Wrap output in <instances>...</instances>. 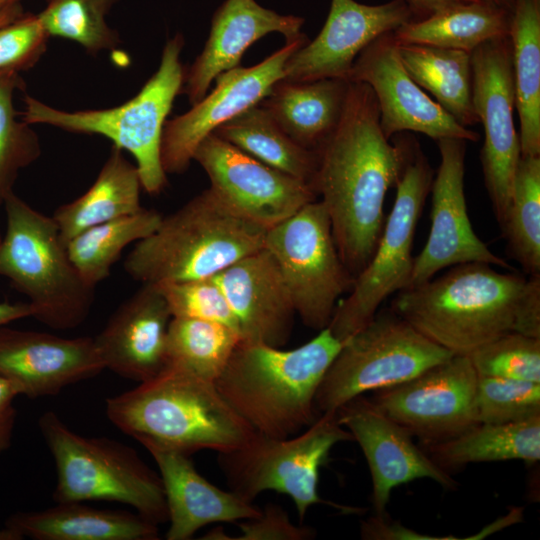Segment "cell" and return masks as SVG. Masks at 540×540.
<instances>
[{
  "label": "cell",
  "mask_w": 540,
  "mask_h": 540,
  "mask_svg": "<svg viewBox=\"0 0 540 540\" xmlns=\"http://www.w3.org/2000/svg\"><path fill=\"white\" fill-rule=\"evenodd\" d=\"M397 50L411 79L459 124L468 128L479 122L472 100L471 53L420 44H397Z\"/></svg>",
  "instance_id": "obj_31"
},
{
  "label": "cell",
  "mask_w": 540,
  "mask_h": 540,
  "mask_svg": "<svg viewBox=\"0 0 540 540\" xmlns=\"http://www.w3.org/2000/svg\"><path fill=\"white\" fill-rule=\"evenodd\" d=\"M412 12L418 16V20L424 19L437 10H440L446 6L457 4V3H466V2H476L484 0H405ZM488 3V2H487Z\"/></svg>",
  "instance_id": "obj_46"
},
{
  "label": "cell",
  "mask_w": 540,
  "mask_h": 540,
  "mask_svg": "<svg viewBox=\"0 0 540 540\" xmlns=\"http://www.w3.org/2000/svg\"><path fill=\"white\" fill-rule=\"evenodd\" d=\"M405 0L365 5L354 0H331L320 33L290 55L283 80L293 82L325 78L348 80L357 56L372 41L412 20Z\"/></svg>",
  "instance_id": "obj_20"
},
{
  "label": "cell",
  "mask_w": 540,
  "mask_h": 540,
  "mask_svg": "<svg viewBox=\"0 0 540 540\" xmlns=\"http://www.w3.org/2000/svg\"><path fill=\"white\" fill-rule=\"evenodd\" d=\"M38 17L49 36L69 39L87 52L113 50L120 43L118 33L106 16L118 0H45Z\"/></svg>",
  "instance_id": "obj_37"
},
{
  "label": "cell",
  "mask_w": 540,
  "mask_h": 540,
  "mask_svg": "<svg viewBox=\"0 0 540 540\" xmlns=\"http://www.w3.org/2000/svg\"><path fill=\"white\" fill-rule=\"evenodd\" d=\"M478 374L467 355H453L416 377L374 391L373 402L426 444L455 437L478 424Z\"/></svg>",
  "instance_id": "obj_14"
},
{
  "label": "cell",
  "mask_w": 540,
  "mask_h": 540,
  "mask_svg": "<svg viewBox=\"0 0 540 540\" xmlns=\"http://www.w3.org/2000/svg\"><path fill=\"white\" fill-rule=\"evenodd\" d=\"M440 163L431 185V225L426 244L414 257L409 287L459 264L480 262L505 269L511 266L494 254L471 225L464 191L466 140L437 141Z\"/></svg>",
  "instance_id": "obj_17"
},
{
  "label": "cell",
  "mask_w": 540,
  "mask_h": 540,
  "mask_svg": "<svg viewBox=\"0 0 540 540\" xmlns=\"http://www.w3.org/2000/svg\"><path fill=\"white\" fill-rule=\"evenodd\" d=\"M172 315L155 284H142L94 337L105 369L139 383L166 365L167 333Z\"/></svg>",
  "instance_id": "obj_23"
},
{
  "label": "cell",
  "mask_w": 540,
  "mask_h": 540,
  "mask_svg": "<svg viewBox=\"0 0 540 540\" xmlns=\"http://www.w3.org/2000/svg\"><path fill=\"white\" fill-rule=\"evenodd\" d=\"M471 68L473 106L484 127L480 151L484 183L496 220L502 227L521 157L513 120L515 90L509 36L488 40L474 49Z\"/></svg>",
  "instance_id": "obj_13"
},
{
  "label": "cell",
  "mask_w": 540,
  "mask_h": 540,
  "mask_svg": "<svg viewBox=\"0 0 540 540\" xmlns=\"http://www.w3.org/2000/svg\"><path fill=\"white\" fill-rule=\"evenodd\" d=\"M193 160L206 172L209 189L218 199L267 229L317 198L310 184L263 164L214 134L198 145Z\"/></svg>",
  "instance_id": "obj_16"
},
{
  "label": "cell",
  "mask_w": 540,
  "mask_h": 540,
  "mask_svg": "<svg viewBox=\"0 0 540 540\" xmlns=\"http://www.w3.org/2000/svg\"><path fill=\"white\" fill-rule=\"evenodd\" d=\"M1 237H2V236H1V234H0V240H1Z\"/></svg>",
  "instance_id": "obj_52"
},
{
  "label": "cell",
  "mask_w": 540,
  "mask_h": 540,
  "mask_svg": "<svg viewBox=\"0 0 540 540\" xmlns=\"http://www.w3.org/2000/svg\"><path fill=\"white\" fill-rule=\"evenodd\" d=\"M453 355L393 310H378L342 343L316 393V409L336 412L357 396L406 382Z\"/></svg>",
  "instance_id": "obj_10"
},
{
  "label": "cell",
  "mask_w": 540,
  "mask_h": 540,
  "mask_svg": "<svg viewBox=\"0 0 540 540\" xmlns=\"http://www.w3.org/2000/svg\"><path fill=\"white\" fill-rule=\"evenodd\" d=\"M467 356L479 376L540 383V338L509 332Z\"/></svg>",
  "instance_id": "obj_40"
},
{
  "label": "cell",
  "mask_w": 540,
  "mask_h": 540,
  "mask_svg": "<svg viewBox=\"0 0 540 540\" xmlns=\"http://www.w3.org/2000/svg\"><path fill=\"white\" fill-rule=\"evenodd\" d=\"M183 46L181 34L170 38L157 71L133 98L120 106L68 112L26 94L22 119L28 124H47L68 132L110 139L114 146L135 158L142 189L158 194L167 184L161 142L166 118L183 87L185 68L180 61Z\"/></svg>",
  "instance_id": "obj_7"
},
{
  "label": "cell",
  "mask_w": 540,
  "mask_h": 540,
  "mask_svg": "<svg viewBox=\"0 0 540 540\" xmlns=\"http://www.w3.org/2000/svg\"><path fill=\"white\" fill-rule=\"evenodd\" d=\"M443 469L469 463L540 459V416L505 424L478 423L450 439L425 445Z\"/></svg>",
  "instance_id": "obj_32"
},
{
  "label": "cell",
  "mask_w": 540,
  "mask_h": 540,
  "mask_svg": "<svg viewBox=\"0 0 540 540\" xmlns=\"http://www.w3.org/2000/svg\"><path fill=\"white\" fill-rule=\"evenodd\" d=\"M264 248L279 267L296 315L311 329L328 327L354 278L339 255L322 202H310L268 228Z\"/></svg>",
  "instance_id": "obj_12"
},
{
  "label": "cell",
  "mask_w": 540,
  "mask_h": 540,
  "mask_svg": "<svg viewBox=\"0 0 540 540\" xmlns=\"http://www.w3.org/2000/svg\"><path fill=\"white\" fill-rule=\"evenodd\" d=\"M348 81L362 82L372 89L379 107L380 127L387 139L404 131L422 133L435 141L479 139L478 133L459 124L411 79L399 58L392 32L381 35L362 50Z\"/></svg>",
  "instance_id": "obj_18"
},
{
  "label": "cell",
  "mask_w": 540,
  "mask_h": 540,
  "mask_svg": "<svg viewBox=\"0 0 540 540\" xmlns=\"http://www.w3.org/2000/svg\"><path fill=\"white\" fill-rule=\"evenodd\" d=\"M19 2H21V0H0V11L10 5H13Z\"/></svg>",
  "instance_id": "obj_51"
},
{
  "label": "cell",
  "mask_w": 540,
  "mask_h": 540,
  "mask_svg": "<svg viewBox=\"0 0 540 540\" xmlns=\"http://www.w3.org/2000/svg\"><path fill=\"white\" fill-rule=\"evenodd\" d=\"M267 228L236 213L208 188L136 242L123 268L142 284L215 276L264 247Z\"/></svg>",
  "instance_id": "obj_5"
},
{
  "label": "cell",
  "mask_w": 540,
  "mask_h": 540,
  "mask_svg": "<svg viewBox=\"0 0 540 540\" xmlns=\"http://www.w3.org/2000/svg\"><path fill=\"white\" fill-rule=\"evenodd\" d=\"M360 536L366 540L435 539L406 528L386 515H374L360 524Z\"/></svg>",
  "instance_id": "obj_44"
},
{
  "label": "cell",
  "mask_w": 540,
  "mask_h": 540,
  "mask_svg": "<svg viewBox=\"0 0 540 540\" xmlns=\"http://www.w3.org/2000/svg\"><path fill=\"white\" fill-rule=\"evenodd\" d=\"M237 540H309L316 531L309 526L295 525L281 506L268 503L261 514L239 524Z\"/></svg>",
  "instance_id": "obj_43"
},
{
  "label": "cell",
  "mask_w": 540,
  "mask_h": 540,
  "mask_svg": "<svg viewBox=\"0 0 540 540\" xmlns=\"http://www.w3.org/2000/svg\"><path fill=\"white\" fill-rule=\"evenodd\" d=\"M511 11L485 1L457 3L411 20L392 32L397 44H420L471 53L480 44L509 36Z\"/></svg>",
  "instance_id": "obj_29"
},
{
  "label": "cell",
  "mask_w": 540,
  "mask_h": 540,
  "mask_svg": "<svg viewBox=\"0 0 540 540\" xmlns=\"http://www.w3.org/2000/svg\"><path fill=\"white\" fill-rule=\"evenodd\" d=\"M478 423L505 424L540 416V383L479 376L475 392Z\"/></svg>",
  "instance_id": "obj_39"
},
{
  "label": "cell",
  "mask_w": 540,
  "mask_h": 540,
  "mask_svg": "<svg viewBox=\"0 0 540 540\" xmlns=\"http://www.w3.org/2000/svg\"><path fill=\"white\" fill-rule=\"evenodd\" d=\"M159 470L168 510L167 540H188L202 527L258 517L261 509L233 491L210 483L190 455L161 445H143Z\"/></svg>",
  "instance_id": "obj_25"
},
{
  "label": "cell",
  "mask_w": 540,
  "mask_h": 540,
  "mask_svg": "<svg viewBox=\"0 0 540 540\" xmlns=\"http://www.w3.org/2000/svg\"><path fill=\"white\" fill-rule=\"evenodd\" d=\"M24 13L21 2L10 5L0 11V27L13 21Z\"/></svg>",
  "instance_id": "obj_48"
},
{
  "label": "cell",
  "mask_w": 540,
  "mask_h": 540,
  "mask_svg": "<svg viewBox=\"0 0 540 540\" xmlns=\"http://www.w3.org/2000/svg\"><path fill=\"white\" fill-rule=\"evenodd\" d=\"M391 310L454 355L509 332L540 338V276L470 262L399 291Z\"/></svg>",
  "instance_id": "obj_2"
},
{
  "label": "cell",
  "mask_w": 540,
  "mask_h": 540,
  "mask_svg": "<svg viewBox=\"0 0 540 540\" xmlns=\"http://www.w3.org/2000/svg\"><path fill=\"white\" fill-rule=\"evenodd\" d=\"M308 39L286 41L273 54L251 67H235L218 75L215 87L184 114L167 120L161 142L166 174L183 173L198 145L219 126L257 105L283 78L284 65Z\"/></svg>",
  "instance_id": "obj_15"
},
{
  "label": "cell",
  "mask_w": 540,
  "mask_h": 540,
  "mask_svg": "<svg viewBox=\"0 0 540 540\" xmlns=\"http://www.w3.org/2000/svg\"><path fill=\"white\" fill-rule=\"evenodd\" d=\"M104 369L94 337L63 338L0 327V376L20 395H55Z\"/></svg>",
  "instance_id": "obj_21"
},
{
  "label": "cell",
  "mask_w": 540,
  "mask_h": 540,
  "mask_svg": "<svg viewBox=\"0 0 540 540\" xmlns=\"http://www.w3.org/2000/svg\"><path fill=\"white\" fill-rule=\"evenodd\" d=\"M0 540H20V537L5 524L0 525Z\"/></svg>",
  "instance_id": "obj_49"
},
{
  "label": "cell",
  "mask_w": 540,
  "mask_h": 540,
  "mask_svg": "<svg viewBox=\"0 0 540 540\" xmlns=\"http://www.w3.org/2000/svg\"><path fill=\"white\" fill-rule=\"evenodd\" d=\"M6 525L20 539L157 540L158 524L137 512L97 509L84 502H60L50 508L13 514Z\"/></svg>",
  "instance_id": "obj_26"
},
{
  "label": "cell",
  "mask_w": 540,
  "mask_h": 540,
  "mask_svg": "<svg viewBox=\"0 0 540 540\" xmlns=\"http://www.w3.org/2000/svg\"><path fill=\"white\" fill-rule=\"evenodd\" d=\"M136 165L113 145L96 180L75 200L59 206L52 215L66 245L73 237L95 225L134 214L143 207Z\"/></svg>",
  "instance_id": "obj_28"
},
{
  "label": "cell",
  "mask_w": 540,
  "mask_h": 540,
  "mask_svg": "<svg viewBox=\"0 0 540 540\" xmlns=\"http://www.w3.org/2000/svg\"><path fill=\"white\" fill-rule=\"evenodd\" d=\"M24 87L19 73L0 72V205L13 192L19 172L41 153L37 134L15 111V92Z\"/></svg>",
  "instance_id": "obj_38"
},
{
  "label": "cell",
  "mask_w": 540,
  "mask_h": 540,
  "mask_svg": "<svg viewBox=\"0 0 540 540\" xmlns=\"http://www.w3.org/2000/svg\"><path fill=\"white\" fill-rule=\"evenodd\" d=\"M303 24L304 18L279 14L255 0H225L213 14L203 50L185 69L181 91L194 105L218 75L240 66L243 54L257 40L273 32L294 40L304 34Z\"/></svg>",
  "instance_id": "obj_24"
},
{
  "label": "cell",
  "mask_w": 540,
  "mask_h": 540,
  "mask_svg": "<svg viewBox=\"0 0 540 540\" xmlns=\"http://www.w3.org/2000/svg\"><path fill=\"white\" fill-rule=\"evenodd\" d=\"M162 215L156 210L140 211L90 227L73 237L66 249L82 279L94 287L110 275L125 247L152 234Z\"/></svg>",
  "instance_id": "obj_34"
},
{
  "label": "cell",
  "mask_w": 540,
  "mask_h": 540,
  "mask_svg": "<svg viewBox=\"0 0 540 540\" xmlns=\"http://www.w3.org/2000/svg\"><path fill=\"white\" fill-rule=\"evenodd\" d=\"M50 36L37 14L24 12L0 27V72L33 67L46 51Z\"/></svg>",
  "instance_id": "obj_42"
},
{
  "label": "cell",
  "mask_w": 540,
  "mask_h": 540,
  "mask_svg": "<svg viewBox=\"0 0 540 540\" xmlns=\"http://www.w3.org/2000/svg\"><path fill=\"white\" fill-rule=\"evenodd\" d=\"M157 286L168 304L172 318L217 322L240 335L236 318L213 277Z\"/></svg>",
  "instance_id": "obj_41"
},
{
  "label": "cell",
  "mask_w": 540,
  "mask_h": 540,
  "mask_svg": "<svg viewBox=\"0 0 540 540\" xmlns=\"http://www.w3.org/2000/svg\"><path fill=\"white\" fill-rule=\"evenodd\" d=\"M236 318L241 340L283 347L296 316L279 267L264 247L213 276Z\"/></svg>",
  "instance_id": "obj_22"
},
{
  "label": "cell",
  "mask_w": 540,
  "mask_h": 540,
  "mask_svg": "<svg viewBox=\"0 0 540 540\" xmlns=\"http://www.w3.org/2000/svg\"><path fill=\"white\" fill-rule=\"evenodd\" d=\"M412 141L400 138L392 144L381 130L372 89L349 83L340 121L316 149L312 187L321 196L337 250L354 279L374 254L385 223L386 193L396 186Z\"/></svg>",
  "instance_id": "obj_1"
},
{
  "label": "cell",
  "mask_w": 540,
  "mask_h": 540,
  "mask_svg": "<svg viewBox=\"0 0 540 540\" xmlns=\"http://www.w3.org/2000/svg\"><path fill=\"white\" fill-rule=\"evenodd\" d=\"M345 441L353 437L338 422L336 412L322 413L290 437L255 433L239 448L218 453V463L231 491L249 502L265 491L285 494L295 504L300 521L310 507L322 503L353 513L359 509L327 502L318 493L321 466L332 448Z\"/></svg>",
  "instance_id": "obj_9"
},
{
  "label": "cell",
  "mask_w": 540,
  "mask_h": 540,
  "mask_svg": "<svg viewBox=\"0 0 540 540\" xmlns=\"http://www.w3.org/2000/svg\"><path fill=\"white\" fill-rule=\"evenodd\" d=\"M509 38L522 156H540V0H515Z\"/></svg>",
  "instance_id": "obj_30"
},
{
  "label": "cell",
  "mask_w": 540,
  "mask_h": 540,
  "mask_svg": "<svg viewBox=\"0 0 540 540\" xmlns=\"http://www.w3.org/2000/svg\"><path fill=\"white\" fill-rule=\"evenodd\" d=\"M108 419L142 445L188 455L224 453L256 433L222 398L215 382L165 367L157 376L106 400Z\"/></svg>",
  "instance_id": "obj_4"
},
{
  "label": "cell",
  "mask_w": 540,
  "mask_h": 540,
  "mask_svg": "<svg viewBox=\"0 0 540 540\" xmlns=\"http://www.w3.org/2000/svg\"><path fill=\"white\" fill-rule=\"evenodd\" d=\"M484 1L493 5H496L498 7L504 8L508 11H511L515 0H484Z\"/></svg>",
  "instance_id": "obj_50"
},
{
  "label": "cell",
  "mask_w": 540,
  "mask_h": 540,
  "mask_svg": "<svg viewBox=\"0 0 540 540\" xmlns=\"http://www.w3.org/2000/svg\"><path fill=\"white\" fill-rule=\"evenodd\" d=\"M33 316L31 305L26 302L12 303L9 301H0V327L9 323Z\"/></svg>",
  "instance_id": "obj_47"
},
{
  "label": "cell",
  "mask_w": 540,
  "mask_h": 540,
  "mask_svg": "<svg viewBox=\"0 0 540 540\" xmlns=\"http://www.w3.org/2000/svg\"><path fill=\"white\" fill-rule=\"evenodd\" d=\"M6 232L0 240V276L28 298L33 316L56 330L78 327L94 303L71 262L57 224L11 192L5 199Z\"/></svg>",
  "instance_id": "obj_6"
},
{
  "label": "cell",
  "mask_w": 540,
  "mask_h": 540,
  "mask_svg": "<svg viewBox=\"0 0 540 540\" xmlns=\"http://www.w3.org/2000/svg\"><path fill=\"white\" fill-rule=\"evenodd\" d=\"M341 346L328 327L288 350L241 340L215 385L256 433L290 437L320 415L316 393Z\"/></svg>",
  "instance_id": "obj_3"
},
{
  "label": "cell",
  "mask_w": 540,
  "mask_h": 540,
  "mask_svg": "<svg viewBox=\"0 0 540 540\" xmlns=\"http://www.w3.org/2000/svg\"><path fill=\"white\" fill-rule=\"evenodd\" d=\"M338 422L356 441L372 478L375 515H386L391 492L399 485L428 478L445 489L457 482L412 440V435L370 398L357 396L336 411Z\"/></svg>",
  "instance_id": "obj_19"
},
{
  "label": "cell",
  "mask_w": 540,
  "mask_h": 540,
  "mask_svg": "<svg viewBox=\"0 0 540 540\" xmlns=\"http://www.w3.org/2000/svg\"><path fill=\"white\" fill-rule=\"evenodd\" d=\"M501 230L510 256L528 276H540V156L521 155Z\"/></svg>",
  "instance_id": "obj_36"
},
{
  "label": "cell",
  "mask_w": 540,
  "mask_h": 540,
  "mask_svg": "<svg viewBox=\"0 0 540 540\" xmlns=\"http://www.w3.org/2000/svg\"><path fill=\"white\" fill-rule=\"evenodd\" d=\"M38 425L55 461L56 503L118 502L153 523L168 522L160 475L133 448L109 438L82 436L53 411L42 414Z\"/></svg>",
  "instance_id": "obj_8"
},
{
  "label": "cell",
  "mask_w": 540,
  "mask_h": 540,
  "mask_svg": "<svg viewBox=\"0 0 540 540\" xmlns=\"http://www.w3.org/2000/svg\"><path fill=\"white\" fill-rule=\"evenodd\" d=\"M18 395L17 388L0 376V454L11 444L16 419L14 399Z\"/></svg>",
  "instance_id": "obj_45"
},
{
  "label": "cell",
  "mask_w": 540,
  "mask_h": 540,
  "mask_svg": "<svg viewBox=\"0 0 540 540\" xmlns=\"http://www.w3.org/2000/svg\"><path fill=\"white\" fill-rule=\"evenodd\" d=\"M349 83L339 78L281 79L259 104L296 143L316 150L340 121Z\"/></svg>",
  "instance_id": "obj_27"
},
{
  "label": "cell",
  "mask_w": 540,
  "mask_h": 540,
  "mask_svg": "<svg viewBox=\"0 0 540 540\" xmlns=\"http://www.w3.org/2000/svg\"><path fill=\"white\" fill-rule=\"evenodd\" d=\"M212 134L312 187L317 167L316 150L296 143L260 104L222 124Z\"/></svg>",
  "instance_id": "obj_33"
},
{
  "label": "cell",
  "mask_w": 540,
  "mask_h": 540,
  "mask_svg": "<svg viewBox=\"0 0 540 540\" xmlns=\"http://www.w3.org/2000/svg\"><path fill=\"white\" fill-rule=\"evenodd\" d=\"M240 341L239 333L224 324L172 318L165 367L215 382Z\"/></svg>",
  "instance_id": "obj_35"
},
{
  "label": "cell",
  "mask_w": 540,
  "mask_h": 540,
  "mask_svg": "<svg viewBox=\"0 0 540 540\" xmlns=\"http://www.w3.org/2000/svg\"><path fill=\"white\" fill-rule=\"evenodd\" d=\"M433 169L413 139L403 172L396 183L393 208L373 256L355 277L349 294L338 302L328 325L342 343L364 327L392 294L409 288L418 220L433 181Z\"/></svg>",
  "instance_id": "obj_11"
}]
</instances>
